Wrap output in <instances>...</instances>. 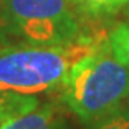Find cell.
I'll list each match as a JSON object with an SVG mask.
<instances>
[{
  "label": "cell",
  "mask_w": 129,
  "mask_h": 129,
  "mask_svg": "<svg viewBox=\"0 0 129 129\" xmlns=\"http://www.w3.org/2000/svg\"><path fill=\"white\" fill-rule=\"evenodd\" d=\"M103 38L104 34H82L61 45L3 44L0 47V89L25 95L61 89L73 66Z\"/></svg>",
  "instance_id": "cell-1"
},
{
  "label": "cell",
  "mask_w": 129,
  "mask_h": 129,
  "mask_svg": "<svg viewBox=\"0 0 129 129\" xmlns=\"http://www.w3.org/2000/svg\"><path fill=\"white\" fill-rule=\"evenodd\" d=\"M61 98L87 126L120 109L129 96V67L121 64L107 36L79 59L62 84Z\"/></svg>",
  "instance_id": "cell-2"
},
{
  "label": "cell",
  "mask_w": 129,
  "mask_h": 129,
  "mask_svg": "<svg viewBox=\"0 0 129 129\" xmlns=\"http://www.w3.org/2000/svg\"><path fill=\"white\" fill-rule=\"evenodd\" d=\"M0 28L28 45L69 44L84 34L70 0H0Z\"/></svg>",
  "instance_id": "cell-3"
},
{
  "label": "cell",
  "mask_w": 129,
  "mask_h": 129,
  "mask_svg": "<svg viewBox=\"0 0 129 129\" xmlns=\"http://www.w3.org/2000/svg\"><path fill=\"white\" fill-rule=\"evenodd\" d=\"M64 120L56 104L45 103L28 114L5 121L0 129H62Z\"/></svg>",
  "instance_id": "cell-4"
},
{
  "label": "cell",
  "mask_w": 129,
  "mask_h": 129,
  "mask_svg": "<svg viewBox=\"0 0 129 129\" xmlns=\"http://www.w3.org/2000/svg\"><path fill=\"white\" fill-rule=\"evenodd\" d=\"M41 106V101L34 95L17 93L0 89V120H11L23 114H28Z\"/></svg>",
  "instance_id": "cell-5"
},
{
  "label": "cell",
  "mask_w": 129,
  "mask_h": 129,
  "mask_svg": "<svg viewBox=\"0 0 129 129\" xmlns=\"http://www.w3.org/2000/svg\"><path fill=\"white\" fill-rule=\"evenodd\" d=\"M70 2L75 8L87 16L106 17L123 11L127 6L129 0H70Z\"/></svg>",
  "instance_id": "cell-6"
},
{
  "label": "cell",
  "mask_w": 129,
  "mask_h": 129,
  "mask_svg": "<svg viewBox=\"0 0 129 129\" xmlns=\"http://www.w3.org/2000/svg\"><path fill=\"white\" fill-rule=\"evenodd\" d=\"M107 41L115 58L129 67V22H121L110 28L107 33Z\"/></svg>",
  "instance_id": "cell-7"
},
{
  "label": "cell",
  "mask_w": 129,
  "mask_h": 129,
  "mask_svg": "<svg viewBox=\"0 0 129 129\" xmlns=\"http://www.w3.org/2000/svg\"><path fill=\"white\" fill-rule=\"evenodd\" d=\"M87 129H129V107L121 106L109 115L89 124Z\"/></svg>",
  "instance_id": "cell-8"
},
{
  "label": "cell",
  "mask_w": 129,
  "mask_h": 129,
  "mask_svg": "<svg viewBox=\"0 0 129 129\" xmlns=\"http://www.w3.org/2000/svg\"><path fill=\"white\" fill-rule=\"evenodd\" d=\"M123 13H124V16H126L127 19H129V3H127V6H126L124 10H123Z\"/></svg>",
  "instance_id": "cell-9"
},
{
  "label": "cell",
  "mask_w": 129,
  "mask_h": 129,
  "mask_svg": "<svg viewBox=\"0 0 129 129\" xmlns=\"http://www.w3.org/2000/svg\"><path fill=\"white\" fill-rule=\"evenodd\" d=\"M126 107H129V96H127V100H126Z\"/></svg>",
  "instance_id": "cell-10"
},
{
  "label": "cell",
  "mask_w": 129,
  "mask_h": 129,
  "mask_svg": "<svg viewBox=\"0 0 129 129\" xmlns=\"http://www.w3.org/2000/svg\"><path fill=\"white\" fill-rule=\"evenodd\" d=\"M3 44H5V42H3V41H0V47H2V45H3Z\"/></svg>",
  "instance_id": "cell-11"
}]
</instances>
